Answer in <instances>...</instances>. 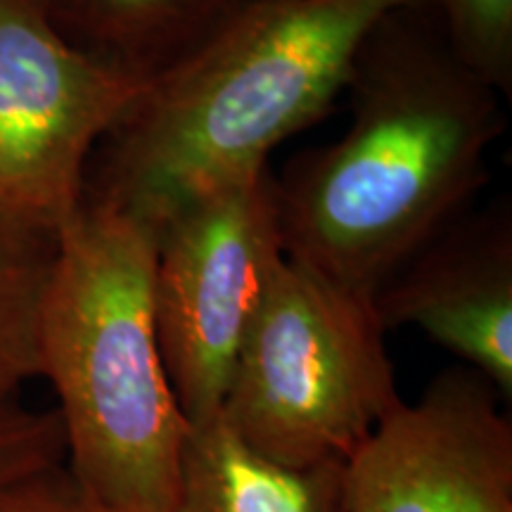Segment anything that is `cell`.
Here are the masks:
<instances>
[{"label":"cell","instance_id":"obj_1","mask_svg":"<svg viewBox=\"0 0 512 512\" xmlns=\"http://www.w3.org/2000/svg\"><path fill=\"white\" fill-rule=\"evenodd\" d=\"M344 93L347 131L275 176L280 240L294 264L373 304L484 190L503 95L456 55L430 0L368 31Z\"/></svg>","mask_w":512,"mask_h":512},{"label":"cell","instance_id":"obj_2","mask_svg":"<svg viewBox=\"0 0 512 512\" xmlns=\"http://www.w3.org/2000/svg\"><path fill=\"white\" fill-rule=\"evenodd\" d=\"M418 0H249L200 50L147 83L86 171L83 204L157 228L318 124L368 31Z\"/></svg>","mask_w":512,"mask_h":512},{"label":"cell","instance_id":"obj_3","mask_svg":"<svg viewBox=\"0 0 512 512\" xmlns=\"http://www.w3.org/2000/svg\"><path fill=\"white\" fill-rule=\"evenodd\" d=\"M155 230L83 204L57 230L38 325L41 377L53 384L64 465L112 508L176 512L190 422L159 354Z\"/></svg>","mask_w":512,"mask_h":512},{"label":"cell","instance_id":"obj_4","mask_svg":"<svg viewBox=\"0 0 512 512\" xmlns=\"http://www.w3.org/2000/svg\"><path fill=\"white\" fill-rule=\"evenodd\" d=\"M373 304L285 256L242 339L221 418L285 467L347 463L403 401Z\"/></svg>","mask_w":512,"mask_h":512},{"label":"cell","instance_id":"obj_5","mask_svg":"<svg viewBox=\"0 0 512 512\" xmlns=\"http://www.w3.org/2000/svg\"><path fill=\"white\" fill-rule=\"evenodd\" d=\"M152 309L183 418H216L273 273L285 261L275 176L259 169L185 204L157 228Z\"/></svg>","mask_w":512,"mask_h":512},{"label":"cell","instance_id":"obj_6","mask_svg":"<svg viewBox=\"0 0 512 512\" xmlns=\"http://www.w3.org/2000/svg\"><path fill=\"white\" fill-rule=\"evenodd\" d=\"M150 79L69 43L31 0H0V209L60 230L88 164Z\"/></svg>","mask_w":512,"mask_h":512},{"label":"cell","instance_id":"obj_7","mask_svg":"<svg viewBox=\"0 0 512 512\" xmlns=\"http://www.w3.org/2000/svg\"><path fill=\"white\" fill-rule=\"evenodd\" d=\"M344 512H512V420L484 375L453 366L351 453Z\"/></svg>","mask_w":512,"mask_h":512},{"label":"cell","instance_id":"obj_8","mask_svg":"<svg viewBox=\"0 0 512 512\" xmlns=\"http://www.w3.org/2000/svg\"><path fill=\"white\" fill-rule=\"evenodd\" d=\"M384 330L413 325L512 396V207L496 200L439 230L375 294Z\"/></svg>","mask_w":512,"mask_h":512},{"label":"cell","instance_id":"obj_9","mask_svg":"<svg viewBox=\"0 0 512 512\" xmlns=\"http://www.w3.org/2000/svg\"><path fill=\"white\" fill-rule=\"evenodd\" d=\"M342 479L344 463H273L216 415L185 434L176 512H344Z\"/></svg>","mask_w":512,"mask_h":512},{"label":"cell","instance_id":"obj_10","mask_svg":"<svg viewBox=\"0 0 512 512\" xmlns=\"http://www.w3.org/2000/svg\"><path fill=\"white\" fill-rule=\"evenodd\" d=\"M60 34L128 74L157 79L200 50L249 0H31Z\"/></svg>","mask_w":512,"mask_h":512},{"label":"cell","instance_id":"obj_11","mask_svg":"<svg viewBox=\"0 0 512 512\" xmlns=\"http://www.w3.org/2000/svg\"><path fill=\"white\" fill-rule=\"evenodd\" d=\"M57 259V230L0 209V401L41 377L38 325Z\"/></svg>","mask_w":512,"mask_h":512},{"label":"cell","instance_id":"obj_12","mask_svg":"<svg viewBox=\"0 0 512 512\" xmlns=\"http://www.w3.org/2000/svg\"><path fill=\"white\" fill-rule=\"evenodd\" d=\"M441 29L467 67L498 93H512V0H430Z\"/></svg>","mask_w":512,"mask_h":512},{"label":"cell","instance_id":"obj_13","mask_svg":"<svg viewBox=\"0 0 512 512\" xmlns=\"http://www.w3.org/2000/svg\"><path fill=\"white\" fill-rule=\"evenodd\" d=\"M64 430L55 408L36 411L17 399L0 401V489L64 463Z\"/></svg>","mask_w":512,"mask_h":512},{"label":"cell","instance_id":"obj_14","mask_svg":"<svg viewBox=\"0 0 512 512\" xmlns=\"http://www.w3.org/2000/svg\"><path fill=\"white\" fill-rule=\"evenodd\" d=\"M0 512H124L112 508L60 463L0 489Z\"/></svg>","mask_w":512,"mask_h":512}]
</instances>
